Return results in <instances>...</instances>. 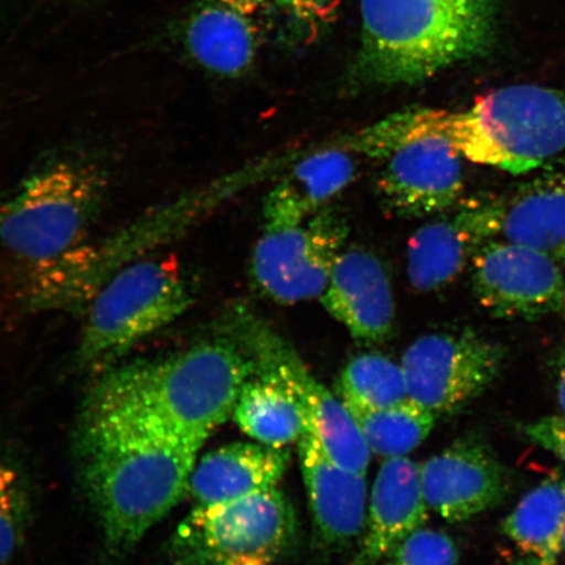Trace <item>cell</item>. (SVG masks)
<instances>
[{
  "mask_svg": "<svg viewBox=\"0 0 565 565\" xmlns=\"http://www.w3.org/2000/svg\"><path fill=\"white\" fill-rule=\"evenodd\" d=\"M256 362L233 331L166 358L119 369L104 380L89 413L161 430L196 450L233 415Z\"/></svg>",
  "mask_w": 565,
  "mask_h": 565,
  "instance_id": "6da1fadb",
  "label": "cell"
},
{
  "mask_svg": "<svg viewBox=\"0 0 565 565\" xmlns=\"http://www.w3.org/2000/svg\"><path fill=\"white\" fill-rule=\"evenodd\" d=\"M87 490L113 545L127 547L189 492L198 450L161 430L89 413Z\"/></svg>",
  "mask_w": 565,
  "mask_h": 565,
  "instance_id": "7a4b0ae2",
  "label": "cell"
},
{
  "mask_svg": "<svg viewBox=\"0 0 565 565\" xmlns=\"http://www.w3.org/2000/svg\"><path fill=\"white\" fill-rule=\"evenodd\" d=\"M356 76L369 86H412L490 47L497 0H360Z\"/></svg>",
  "mask_w": 565,
  "mask_h": 565,
  "instance_id": "3957f363",
  "label": "cell"
},
{
  "mask_svg": "<svg viewBox=\"0 0 565 565\" xmlns=\"http://www.w3.org/2000/svg\"><path fill=\"white\" fill-rule=\"evenodd\" d=\"M436 121L461 157L527 174L565 151V90L533 84L494 89L469 109H436Z\"/></svg>",
  "mask_w": 565,
  "mask_h": 565,
  "instance_id": "277c9868",
  "label": "cell"
},
{
  "mask_svg": "<svg viewBox=\"0 0 565 565\" xmlns=\"http://www.w3.org/2000/svg\"><path fill=\"white\" fill-rule=\"evenodd\" d=\"M106 188L94 162H49L0 201V244L32 266L67 256L100 212Z\"/></svg>",
  "mask_w": 565,
  "mask_h": 565,
  "instance_id": "5b68a950",
  "label": "cell"
},
{
  "mask_svg": "<svg viewBox=\"0 0 565 565\" xmlns=\"http://www.w3.org/2000/svg\"><path fill=\"white\" fill-rule=\"evenodd\" d=\"M193 301L188 281L164 260H137L117 268L88 302L77 352L81 362H113L179 320Z\"/></svg>",
  "mask_w": 565,
  "mask_h": 565,
  "instance_id": "8992f818",
  "label": "cell"
},
{
  "mask_svg": "<svg viewBox=\"0 0 565 565\" xmlns=\"http://www.w3.org/2000/svg\"><path fill=\"white\" fill-rule=\"evenodd\" d=\"M225 324L242 339L257 369L271 373L294 394L306 414L308 429L330 458L343 468L365 476L371 450L356 423L338 395L310 373L294 345L242 303L231 309Z\"/></svg>",
  "mask_w": 565,
  "mask_h": 565,
  "instance_id": "52a82bcc",
  "label": "cell"
},
{
  "mask_svg": "<svg viewBox=\"0 0 565 565\" xmlns=\"http://www.w3.org/2000/svg\"><path fill=\"white\" fill-rule=\"evenodd\" d=\"M461 153L443 136L435 109L404 113V143L386 158L377 180L384 206L399 217H426L454 207L463 189Z\"/></svg>",
  "mask_w": 565,
  "mask_h": 565,
  "instance_id": "ba28073f",
  "label": "cell"
},
{
  "mask_svg": "<svg viewBox=\"0 0 565 565\" xmlns=\"http://www.w3.org/2000/svg\"><path fill=\"white\" fill-rule=\"evenodd\" d=\"M348 236L345 216L331 206L294 227L265 228L252 257L254 285L281 303L321 298Z\"/></svg>",
  "mask_w": 565,
  "mask_h": 565,
  "instance_id": "9c48e42d",
  "label": "cell"
},
{
  "mask_svg": "<svg viewBox=\"0 0 565 565\" xmlns=\"http://www.w3.org/2000/svg\"><path fill=\"white\" fill-rule=\"evenodd\" d=\"M504 345L466 329L420 337L402 358L407 395L437 415L459 412L499 376Z\"/></svg>",
  "mask_w": 565,
  "mask_h": 565,
  "instance_id": "30bf717a",
  "label": "cell"
},
{
  "mask_svg": "<svg viewBox=\"0 0 565 565\" xmlns=\"http://www.w3.org/2000/svg\"><path fill=\"white\" fill-rule=\"evenodd\" d=\"M294 512L277 487L209 508H195L180 530L198 565H225L232 557L274 559L294 534Z\"/></svg>",
  "mask_w": 565,
  "mask_h": 565,
  "instance_id": "8fae6325",
  "label": "cell"
},
{
  "mask_svg": "<svg viewBox=\"0 0 565 565\" xmlns=\"http://www.w3.org/2000/svg\"><path fill=\"white\" fill-rule=\"evenodd\" d=\"M472 263V291L492 316L529 321L565 317V278L547 254L493 238L479 247Z\"/></svg>",
  "mask_w": 565,
  "mask_h": 565,
  "instance_id": "7c38bea8",
  "label": "cell"
},
{
  "mask_svg": "<svg viewBox=\"0 0 565 565\" xmlns=\"http://www.w3.org/2000/svg\"><path fill=\"white\" fill-rule=\"evenodd\" d=\"M271 10L268 0H198L180 25L183 51L211 74L242 76L263 47Z\"/></svg>",
  "mask_w": 565,
  "mask_h": 565,
  "instance_id": "4fadbf2b",
  "label": "cell"
},
{
  "mask_svg": "<svg viewBox=\"0 0 565 565\" xmlns=\"http://www.w3.org/2000/svg\"><path fill=\"white\" fill-rule=\"evenodd\" d=\"M424 499L429 510L462 522L497 507L510 491L504 466L477 437L459 439L420 465Z\"/></svg>",
  "mask_w": 565,
  "mask_h": 565,
  "instance_id": "5bb4252c",
  "label": "cell"
},
{
  "mask_svg": "<svg viewBox=\"0 0 565 565\" xmlns=\"http://www.w3.org/2000/svg\"><path fill=\"white\" fill-rule=\"evenodd\" d=\"M497 236L493 196L471 200L450 216L423 225L408 242L409 282L420 292L447 286L472 254Z\"/></svg>",
  "mask_w": 565,
  "mask_h": 565,
  "instance_id": "9a60e30c",
  "label": "cell"
},
{
  "mask_svg": "<svg viewBox=\"0 0 565 565\" xmlns=\"http://www.w3.org/2000/svg\"><path fill=\"white\" fill-rule=\"evenodd\" d=\"M498 237L534 247L565 265V157L512 192L493 195Z\"/></svg>",
  "mask_w": 565,
  "mask_h": 565,
  "instance_id": "2e32d148",
  "label": "cell"
},
{
  "mask_svg": "<svg viewBox=\"0 0 565 565\" xmlns=\"http://www.w3.org/2000/svg\"><path fill=\"white\" fill-rule=\"evenodd\" d=\"M320 300L358 341L383 342L392 334L395 309L391 280L370 252L344 250Z\"/></svg>",
  "mask_w": 565,
  "mask_h": 565,
  "instance_id": "e0dca14e",
  "label": "cell"
},
{
  "mask_svg": "<svg viewBox=\"0 0 565 565\" xmlns=\"http://www.w3.org/2000/svg\"><path fill=\"white\" fill-rule=\"evenodd\" d=\"M298 443L303 484L318 533L335 545L350 542L365 527V476L331 459L310 429Z\"/></svg>",
  "mask_w": 565,
  "mask_h": 565,
  "instance_id": "ac0fdd59",
  "label": "cell"
},
{
  "mask_svg": "<svg viewBox=\"0 0 565 565\" xmlns=\"http://www.w3.org/2000/svg\"><path fill=\"white\" fill-rule=\"evenodd\" d=\"M420 466L406 457L388 458L381 465L372 487L369 519L355 565L383 562L409 534L428 519Z\"/></svg>",
  "mask_w": 565,
  "mask_h": 565,
  "instance_id": "d6986e66",
  "label": "cell"
},
{
  "mask_svg": "<svg viewBox=\"0 0 565 565\" xmlns=\"http://www.w3.org/2000/svg\"><path fill=\"white\" fill-rule=\"evenodd\" d=\"M289 454L264 444L233 443L195 463L189 492L195 508H209L274 489L285 476Z\"/></svg>",
  "mask_w": 565,
  "mask_h": 565,
  "instance_id": "ffe728a7",
  "label": "cell"
},
{
  "mask_svg": "<svg viewBox=\"0 0 565 565\" xmlns=\"http://www.w3.org/2000/svg\"><path fill=\"white\" fill-rule=\"evenodd\" d=\"M355 169V161L343 150L318 152L300 161L267 194L265 228L294 227L306 222L350 185Z\"/></svg>",
  "mask_w": 565,
  "mask_h": 565,
  "instance_id": "44dd1931",
  "label": "cell"
},
{
  "mask_svg": "<svg viewBox=\"0 0 565 565\" xmlns=\"http://www.w3.org/2000/svg\"><path fill=\"white\" fill-rule=\"evenodd\" d=\"M233 418L247 436L273 448L299 441L308 429L294 394L271 373L258 369L243 386Z\"/></svg>",
  "mask_w": 565,
  "mask_h": 565,
  "instance_id": "7402d4cb",
  "label": "cell"
},
{
  "mask_svg": "<svg viewBox=\"0 0 565 565\" xmlns=\"http://www.w3.org/2000/svg\"><path fill=\"white\" fill-rule=\"evenodd\" d=\"M565 530V479L548 478L529 491L503 522V533L535 565H555Z\"/></svg>",
  "mask_w": 565,
  "mask_h": 565,
  "instance_id": "603a6c76",
  "label": "cell"
},
{
  "mask_svg": "<svg viewBox=\"0 0 565 565\" xmlns=\"http://www.w3.org/2000/svg\"><path fill=\"white\" fill-rule=\"evenodd\" d=\"M343 405L356 423L371 454L386 459L412 454L435 427L436 415L409 398L380 408Z\"/></svg>",
  "mask_w": 565,
  "mask_h": 565,
  "instance_id": "cb8c5ba5",
  "label": "cell"
},
{
  "mask_svg": "<svg viewBox=\"0 0 565 565\" xmlns=\"http://www.w3.org/2000/svg\"><path fill=\"white\" fill-rule=\"evenodd\" d=\"M335 387L338 398L348 405L380 408L408 398L402 366L381 353L352 358Z\"/></svg>",
  "mask_w": 565,
  "mask_h": 565,
  "instance_id": "d4e9b609",
  "label": "cell"
},
{
  "mask_svg": "<svg viewBox=\"0 0 565 565\" xmlns=\"http://www.w3.org/2000/svg\"><path fill=\"white\" fill-rule=\"evenodd\" d=\"M26 493L19 472L0 458V565L9 563L23 541Z\"/></svg>",
  "mask_w": 565,
  "mask_h": 565,
  "instance_id": "484cf974",
  "label": "cell"
},
{
  "mask_svg": "<svg viewBox=\"0 0 565 565\" xmlns=\"http://www.w3.org/2000/svg\"><path fill=\"white\" fill-rule=\"evenodd\" d=\"M458 550L454 540L440 530H416L402 541L383 565H456Z\"/></svg>",
  "mask_w": 565,
  "mask_h": 565,
  "instance_id": "4316f807",
  "label": "cell"
},
{
  "mask_svg": "<svg viewBox=\"0 0 565 565\" xmlns=\"http://www.w3.org/2000/svg\"><path fill=\"white\" fill-rule=\"evenodd\" d=\"M268 3L309 38H315L337 19L342 0H268Z\"/></svg>",
  "mask_w": 565,
  "mask_h": 565,
  "instance_id": "83f0119b",
  "label": "cell"
},
{
  "mask_svg": "<svg viewBox=\"0 0 565 565\" xmlns=\"http://www.w3.org/2000/svg\"><path fill=\"white\" fill-rule=\"evenodd\" d=\"M524 433L530 441L551 451L565 463V415L545 416L529 423Z\"/></svg>",
  "mask_w": 565,
  "mask_h": 565,
  "instance_id": "f1b7e54d",
  "label": "cell"
},
{
  "mask_svg": "<svg viewBox=\"0 0 565 565\" xmlns=\"http://www.w3.org/2000/svg\"><path fill=\"white\" fill-rule=\"evenodd\" d=\"M555 377L557 404H559L562 413L565 415V344L562 345L559 353H557Z\"/></svg>",
  "mask_w": 565,
  "mask_h": 565,
  "instance_id": "f546056e",
  "label": "cell"
},
{
  "mask_svg": "<svg viewBox=\"0 0 565 565\" xmlns=\"http://www.w3.org/2000/svg\"><path fill=\"white\" fill-rule=\"evenodd\" d=\"M273 559L263 555H242L232 557L225 565H273Z\"/></svg>",
  "mask_w": 565,
  "mask_h": 565,
  "instance_id": "4dcf8cb0",
  "label": "cell"
},
{
  "mask_svg": "<svg viewBox=\"0 0 565 565\" xmlns=\"http://www.w3.org/2000/svg\"><path fill=\"white\" fill-rule=\"evenodd\" d=\"M562 547L565 551V530H564V534H563Z\"/></svg>",
  "mask_w": 565,
  "mask_h": 565,
  "instance_id": "1f68e13d",
  "label": "cell"
},
{
  "mask_svg": "<svg viewBox=\"0 0 565 565\" xmlns=\"http://www.w3.org/2000/svg\"><path fill=\"white\" fill-rule=\"evenodd\" d=\"M556 565V564H555Z\"/></svg>",
  "mask_w": 565,
  "mask_h": 565,
  "instance_id": "d6a6232c",
  "label": "cell"
}]
</instances>
